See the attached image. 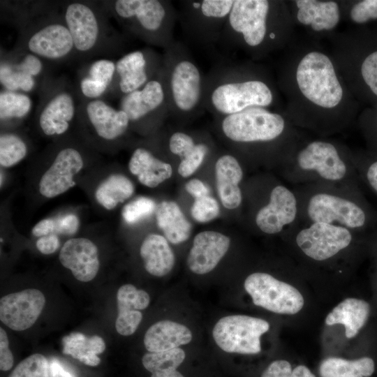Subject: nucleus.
I'll return each mask as SVG.
<instances>
[{
  "instance_id": "obj_8",
  "label": "nucleus",
  "mask_w": 377,
  "mask_h": 377,
  "mask_svg": "<svg viewBox=\"0 0 377 377\" xmlns=\"http://www.w3.org/2000/svg\"><path fill=\"white\" fill-rule=\"evenodd\" d=\"M328 50L354 97L363 106L377 104V27H353L327 38Z\"/></svg>"
},
{
  "instance_id": "obj_15",
  "label": "nucleus",
  "mask_w": 377,
  "mask_h": 377,
  "mask_svg": "<svg viewBox=\"0 0 377 377\" xmlns=\"http://www.w3.org/2000/svg\"><path fill=\"white\" fill-rule=\"evenodd\" d=\"M302 276L294 263L283 277L267 272H252L245 279L244 288L254 305L274 313L293 316L306 304L305 297L296 283Z\"/></svg>"
},
{
  "instance_id": "obj_4",
  "label": "nucleus",
  "mask_w": 377,
  "mask_h": 377,
  "mask_svg": "<svg viewBox=\"0 0 377 377\" xmlns=\"http://www.w3.org/2000/svg\"><path fill=\"white\" fill-rule=\"evenodd\" d=\"M296 32L287 1L235 0L219 45L260 60L283 50Z\"/></svg>"
},
{
  "instance_id": "obj_19",
  "label": "nucleus",
  "mask_w": 377,
  "mask_h": 377,
  "mask_svg": "<svg viewBox=\"0 0 377 377\" xmlns=\"http://www.w3.org/2000/svg\"><path fill=\"white\" fill-rule=\"evenodd\" d=\"M269 329V323L265 319L235 314L220 318L213 327L212 336L225 352L257 355L262 351V337Z\"/></svg>"
},
{
  "instance_id": "obj_32",
  "label": "nucleus",
  "mask_w": 377,
  "mask_h": 377,
  "mask_svg": "<svg viewBox=\"0 0 377 377\" xmlns=\"http://www.w3.org/2000/svg\"><path fill=\"white\" fill-rule=\"evenodd\" d=\"M192 338V332L186 325L170 320H163L147 329L143 341L145 348L154 353L188 344Z\"/></svg>"
},
{
  "instance_id": "obj_56",
  "label": "nucleus",
  "mask_w": 377,
  "mask_h": 377,
  "mask_svg": "<svg viewBox=\"0 0 377 377\" xmlns=\"http://www.w3.org/2000/svg\"><path fill=\"white\" fill-rule=\"evenodd\" d=\"M376 27H377V25H375Z\"/></svg>"
},
{
  "instance_id": "obj_40",
  "label": "nucleus",
  "mask_w": 377,
  "mask_h": 377,
  "mask_svg": "<svg viewBox=\"0 0 377 377\" xmlns=\"http://www.w3.org/2000/svg\"><path fill=\"white\" fill-rule=\"evenodd\" d=\"M29 152L25 136L15 130H1L0 165L3 169L13 168L22 162Z\"/></svg>"
},
{
  "instance_id": "obj_17",
  "label": "nucleus",
  "mask_w": 377,
  "mask_h": 377,
  "mask_svg": "<svg viewBox=\"0 0 377 377\" xmlns=\"http://www.w3.org/2000/svg\"><path fill=\"white\" fill-rule=\"evenodd\" d=\"M234 1H180L177 21L186 43L208 50L219 44Z\"/></svg>"
},
{
  "instance_id": "obj_9",
  "label": "nucleus",
  "mask_w": 377,
  "mask_h": 377,
  "mask_svg": "<svg viewBox=\"0 0 377 377\" xmlns=\"http://www.w3.org/2000/svg\"><path fill=\"white\" fill-rule=\"evenodd\" d=\"M60 10L71 34L75 56L84 59L112 55L125 47L126 38L110 24L101 1H70Z\"/></svg>"
},
{
  "instance_id": "obj_29",
  "label": "nucleus",
  "mask_w": 377,
  "mask_h": 377,
  "mask_svg": "<svg viewBox=\"0 0 377 377\" xmlns=\"http://www.w3.org/2000/svg\"><path fill=\"white\" fill-rule=\"evenodd\" d=\"M369 304L362 299L346 297L336 304L327 314L325 325L327 327L341 325L347 339L355 338L368 320Z\"/></svg>"
},
{
  "instance_id": "obj_20",
  "label": "nucleus",
  "mask_w": 377,
  "mask_h": 377,
  "mask_svg": "<svg viewBox=\"0 0 377 377\" xmlns=\"http://www.w3.org/2000/svg\"><path fill=\"white\" fill-rule=\"evenodd\" d=\"M253 223L260 232L269 235H282L298 225V201L293 188L271 181L265 202L254 212Z\"/></svg>"
},
{
  "instance_id": "obj_46",
  "label": "nucleus",
  "mask_w": 377,
  "mask_h": 377,
  "mask_svg": "<svg viewBox=\"0 0 377 377\" xmlns=\"http://www.w3.org/2000/svg\"><path fill=\"white\" fill-rule=\"evenodd\" d=\"M156 207L153 199L140 196L124 205L121 216L126 224L134 225L150 216L156 212Z\"/></svg>"
},
{
  "instance_id": "obj_28",
  "label": "nucleus",
  "mask_w": 377,
  "mask_h": 377,
  "mask_svg": "<svg viewBox=\"0 0 377 377\" xmlns=\"http://www.w3.org/2000/svg\"><path fill=\"white\" fill-rule=\"evenodd\" d=\"M170 152L179 158V174L188 177L202 165L211 151L207 142L197 141L195 137L183 131L172 132L168 140Z\"/></svg>"
},
{
  "instance_id": "obj_23",
  "label": "nucleus",
  "mask_w": 377,
  "mask_h": 377,
  "mask_svg": "<svg viewBox=\"0 0 377 377\" xmlns=\"http://www.w3.org/2000/svg\"><path fill=\"white\" fill-rule=\"evenodd\" d=\"M45 304V297L38 289L6 295L0 300V320L13 330H25L37 320Z\"/></svg>"
},
{
  "instance_id": "obj_30",
  "label": "nucleus",
  "mask_w": 377,
  "mask_h": 377,
  "mask_svg": "<svg viewBox=\"0 0 377 377\" xmlns=\"http://www.w3.org/2000/svg\"><path fill=\"white\" fill-rule=\"evenodd\" d=\"M128 168L138 182L148 188L158 186L172 174L171 165L157 157L149 147L145 146H138L133 149Z\"/></svg>"
},
{
  "instance_id": "obj_11",
  "label": "nucleus",
  "mask_w": 377,
  "mask_h": 377,
  "mask_svg": "<svg viewBox=\"0 0 377 377\" xmlns=\"http://www.w3.org/2000/svg\"><path fill=\"white\" fill-rule=\"evenodd\" d=\"M101 3L129 35L163 50L175 41L177 9L169 0H110Z\"/></svg>"
},
{
  "instance_id": "obj_7",
  "label": "nucleus",
  "mask_w": 377,
  "mask_h": 377,
  "mask_svg": "<svg viewBox=\"0 0 377 377\" xmlns=\"http://www.w3.org/2000/svg\"><path fill=\"white\" fill-rule=\"evenodd\" d=\"M300 222L323 223L371 234L377 227V212L361 189L323 184L295 185Z\"/></svg>"
},
{
  "instance_id": "obj_37",
  "label": "nucleus",
  "mask_w": 377,
  "mask_h": 377,
  "mask_svg": "<svg viewBox=\"0 0 377 377\" xmlns=\"http://www.w3.org/2000/svg\"><path fill=\"white\" fill-rule=\"evenodd\" d=\"M32 101L27 94L3 89L0 92L1 130H15L29 114Z\"/></svg>"
},
{
  "instance_id": "obj_43",
  "label": "nucleus",
  "mask_w": 377,
  "mask_h": 377,
  "mask_svg": "<svg viewBox=\"0 0 377 377\" xmlns=\"http://www.w3.org/2000/svg\"><path fill=\"white\" fill-rule=\"evenodd\" d=\"M355 168L361 182L377 195V156L367 149H353Z\"/></svg>"
},
{
  "instance_id": "obj_36",
  "label": "nucleus",
  "mask_w": 377,
  "mask_h": 377,
  "mask_svg": "<svg viewBox=\"0 0 377 377\" xmlns=\"http://www.w3.org/2000/svg\"><path fill=\"white\" fill-rule=\"evenodd\" d=\"M372 358L347 359L337 356L323 358L318 365L320 377H370L374 373Z\"/></svg>"
},
{
  "instance_id": "obj_48",
  "label": "nucleus",
  "mask_w": 377,
  "mask_h": 377,
  "mask_svg": "<svg viewBox=\"0 0 377 377\" xmlns=\"http://www.w3.org/2000/svg\"><path fill=\"white\" fill-rule=\"evenodd\" d=\"M8 377H49V362L41 354L31 355L21 361Z\"/></svg>"
},
{
  "instance_id": "obj_12",
  "label": "nucleus",
  "mask_w": 377,
  "mask_h": 377,
  "mask_svg": "<svg viewBox=\"0 0 377 377\" xmlns=\"http://www.w3.org/2000/svg\"><path fill=\"white\" fill-rule=\"evenodd\" d=\"M94 154L71 134L53 140L42 156L44 166L36 184L38 195L53 199L73 188Z\"/></svg>"
},
{
  "instance_id": "obj_44",
  "label": "nucleus",
  "mask_w": 377,
  "mask_h": 377,
  "mask_svg": "<svg viewBox=\"0 0 377 377\" xmlns=\"http://www.w3.org/2000/svg\"><path fill=\"white\" fill-rule=\"evenodd\" d=\"M356 123L365 141L366 149L377 156V104L362 108Z\"/></svg>"
},
{
  "instance_id": "obj_53",
  "label": "nucleus",
  "mask_w": 377,
  "mask_h": 377,
  "mask_svg": "<svg viewBox=\"0 0 377 377\" xmlns=\"http://www.w3.org/2000/svg\"><path fill=\"white\" fill-rule=\"evenodd\" d=\"M185 189L195 199L209 195V188L198 179H193L187 182L185 184Z\"/></svg>"
},
{
  "instance_id": "obj_10",
  "label": "nucleus",
  "mask_w": 377,
  "mask_h": 377,
  "mask_svg": "<svg viewBox=\"0 0 377 377\" xmlns=\"http://www.w3.org/2000/svg\"><path fill=\"white\" fill-rule=\"evenodd\" d=\"M162 54L170 115L188 120L205 110V75L184 43L175 40Z\"/></svg>"
},
{
  "instance_id": "obj_55",
  "label": "nucleus",
  "mask_w": 377,
  "mask_h": 377,
  "mask_svg": "<svg viewBox=\"0 0 377 377\" xmlns=\"http://www.w3.org/2000/svg\"><path fill=\"white\" fill-rule=\"evenodd\" d=\"M151 377H184L177 369L168 370L164 371L154 372Z\"/></svg>"
},
{
  "instance_id": "obj_35",
  "label": "nucleus",
  "mask_w": 377,
  "mask_h": 377,
  "mask_svg": "<svg viewBox=\"0 0 377 377\" xmlns=\"http://www.w3.org/2000/svg\"><path fill=\"white\" fill-rule=\"evenodd\" d=\"M60 4L47 1H1V16L20 31L38 17L59 8Z\"/></svg>"
},
{
  "instance_id": "obj_22",
  "label": "nucleus",
  "mask_w": 377,
  "mask_h": 377,
  "mask_svg": "<svg viewBox=\"0 0 377 377\" xmlns=\"http://www.w3.org/2000/svg\"><path fill=\"white\" fill-rule=\"evenodd\" d=\"M296 27L308 36L321 40L337 31L342 20L341 1L292 0L287 1Z\"/></svg>"
},
{
  "instance_id": "obj_2",
  "label": "nucleus",
  "mask_w": 377,
  "mask_h": 377,
  "mask_svg": "<svg viewBox=\"0 0 377 377\" xmlns=\"http://www.w3.org/2000/svg\"><path fill=\"white\" fill-rule=\"evenodd\" d=\"M281 236L302 274L318 277L346 276L370 238V234L337 225L300 222Z\"/></svg>"
},
{
  "instance_id": "obj_52",
  "label": "nucleus",
  "mask_w": 377,
  "mask_h": 377,
  "mask_svg": "<svg viewBox=\"0 0 377 377\" xmlns=\"http://www.w3.org/2000/svg\"><path fill=\"white\" fill-rule=\"evenodd\" d=\"M61 245L60 237L57 235H48L37 238L36 249L44 255L55 253Z\"/></svg>"
},
{
  "instance_id": "obj_14",
  "label": "nucleus",
  "mask_w": 377,
  "mask_h": 377,
  "mask_svg": "<svg viewBox=\"0 0 377 377\" xmlns=\"http://www.w3.org/2000/svg\"><path fill=\"white\" fill-rule=\"evenodd\" d=\"M38 92L34 119L38 132L53 140L69 135L80 102L76 88L64 77H49Z\"/></svg>"
},
{
  "instance_id": "obj_18",
  "label": "nucleus",
  "mask_w": 377,
  "mask_h": 377,
  "mask_svg": "<svg viewBox=\"0 0 377 377\" xmlns=\"http://www.w3.org/2000/svg\"><path fill=\"white\" fill-rule=\"evenodd\" d=\"M119 109L128 116L132 130L149 134L160 126L170 114L162 68L142 88L121 97Z\"/></svg>"
},
{
  "instance_id": "obj_34",
  "label": "nucleus",
  "mask_w": 377,
  "mask_h": 377,
  "mask_svg": "<svg viewBox=\"0 0 377 377\" xmlns=\"http://www.w3.org/2000/svg\"><path fill=\"white\" fill-rule=\"evenodd\" d=\"M155 216L158 227L172 244H180L190 237L192 226L176 202H161L156 207Z\"/></svg>"
},
{
  "instance_id": "obj_41",
  "label": "nucleus",
  "mask_w": 377,
  "mask_h": 377,
  "mask_svg": "<svg viewBox=\"0 0 377 377\" xmlns=\"http://www.w3.org/2000/svg\"><path fill=\"white\" fill-rule=\"evenodd\" d=\"M342 20L353 27L377 25V0L341 1Z\"/></svg>"
},
{
  "instance_id": "obj_51",
  "label": "nucleus",
  "mask_w": 377,
  "mask_h": 377,
  "mask_svg": "<svg viewBox=\"0 0 377 377\" xmlns=\"http://www.w3.org/2000/svg\"><path fill=\"white\" fill-rule=\"evenodd\" d=\"M13 356L9 348V341L6 331L0 328V369L8 371L13 367Z\"/></svg>"
},
{
  "instance_id": "obj_1",
  "label": "nucleus",
  "mask_w": 377,
  "mask_h": 377,
  "mask_svg": "<svg viewBox=\"0 0 377 377\" xmlns=\"http://www.w3.org/2000/svg\"><path fill=\"white\" fill-rule=\"evenodd\" d=\"M280 53L275 77L283 112L295 126L330 137L357 122L362 105L321 40L296 32Z\"/></svg>"
},
{
  "instance_id": "obj_33",
  "label": "nucleus",
  "mask_w": 377,
  "mask_h": 377,
  "mask_svg": "<svg viewBox=\"0 0 377 377\" xmlns=\"http://www.w3.org/2000/svg\"><path fill=\"white\" fill-rule=\"evenodd\" d=\"M140 255L145 270L154 276H165L175 263L167 239L158 234L151 233L145 237L140 245Z\"/></svg>"
},
{
  "instance_id": "obj_3",
  "label": "nucleus",
  "mask_w": 377,
  "mask_h": 377,
  "mask_svg": "<svg viewBox=\"0 0 377 377\" xmlns=\"http://www.w3.org/2000/svg\"><path fill=\"white\" fill-rule=\"evenodd\" d=\"M203 103L216 117L253 108L283 110L275 76L253 60L214 66L205 75Z\"/></svg>"
},
{
  "instance_id": "obj_31",
  "label": "nucleus",
  "mask_w": 377,
  "mask_h": 377,
  "mask_svg": "<svg viewBox=\"0 0 377 377\" xmlns=\"http://www.w3.org/2000/svg\"><path fill=\"white\" fill-rule=\"evenodd\" d=\"M135 192L133 182L125 175L112 172L99 179L93 188L95 203L105 211H112L129 199Z\"/></svg>"
},
{
  "instance_id": "obj_13",
  "label": "nucleus",
  "mask_w": 377,
  "mask_h": 377,
  "mask_svg": "<svg viewBox=\"0 0 377 377\" xmlns=\"http://www.w3.org/2000/svg\"><path fill=\"white\" fill-rule=\"evenodd\" d=\"M76 136L96 152L117 149L131 129L126 114L104 99H81L75 123Z\"/></svg>"
},
{
  "instance_id": "obj_24",
  "label": "nucleus",
  "mask_w": 377,
  "mask_h": 377,
  "mask_svg": "<svg viewBox=\"0 0 377 377\" xmlns=\"http://www.w3.org/2000/svg\"><path fill=\"white\" fill-rule=\"evenodd\" d=\"M59 260L64 267L82 282L93 280L100 268L98 248L91 239L85 237L67 239L60 249Z\"/></svg>"
},
{
  "instance_id": "obj_39",
  "label": "nucleus",
  "mask_w": 377,
  "mask_h": 377,
  "mask_svg": "<svg viewBox=\"0 0 377 377\" xmlns=\"http://www.w3.org/2000/svg\"><path fill=\"white\" fill-rule=\"evenodd\" d=\"M80 227V216L67 211L41 219L33 226L31 233L36 238L48 235L70 237L75 235Z\"/></svg>"
},
{
  "instance_id": "obj_47",
  "label": "nucleus",
  "mask_w": 377,
  "mask_h": 377,
  "mask_svg": "<svg viewBox=\"0 0 377 377\" xmlns=\"http://www.w3.org/2000/svg\"><path fill=\"white\" fill-rule=\"evenodd\" d=\"M118 310L135 309L143 310L148 307L150 302L149 294L141 289H137L132 284L121 286L117 293Z\"/></svg>"
},
{
  "instance_id": "obj_38",
  "label": "nucleus",
  "mask_w": 377,
  "mask_h": 377,
  "mask_svg": "<svg viewBox=\"0 0 377 377\" xmlns=\"http://www.w3.org/2000/svg\"><path fill=\"white\" fill-rule=\"evenodd\" d=\"M63 353L84 364L95 367L100 364L98 355L105 349L104 340L99 336L87 337L80 332H73L63 339Z\"/></svg>"
},
{
  "instance_id": "obj_26",
  "label": "nucleus",
  "mask_w": 377,
  "mask_h": 377,
  "mask_svg": "<svg viewBox=\"0 0 377 377\" xmlns=\"http://www.w3.org/2000/svg\"><path fill=\"white\" fill-rule=\"evenodd\" d=\"M116 62L101 59L83 66L78 73L75 87L81 99H103L114 80Z\"/></svg>"
},
{
  "instance_id": "obj_16",
  "label": "nucleus",
  "mask_w": 377,
  "mask_h": 377,
  "mask_svg": "<svg viewBox=\"0 0 377 377\" xmlns=\"http://www.w3.org/2000/svg\"><path fill=\"white\" fill-rule=\"evenodd\" d=\"M59 8L18 31L14 48L33 54L43 61L60 62L75 57L73 40Z\"/></svg>"
},
{
  "instance_id": "obj_49",
  "label": "nucleus",
  "mask_w": 377,
  "mask_h": 377,
  "mask_svg": "<svg viewBox=\"0 0 377 377\" xmlns=\"http://www.w3.org/2000/svg\"><path fill=\"white\" fill-rule=\"evenodd\" d=\"M217 201L209 195L195 199L191 209L192 217L200 223L209 222L216 218L219 214Z\"/></svg>"
},
{
  "instance_id": "obj_54",
  "label": "nucleus",
  "mask_w": 377,
  "mask_h": 377,
  "mask_svg": "<svg viewBox=\"0 0 377 377\" xmlns=\"http://www.w3.org/2000/svg\"><path fill=\"white\" fill-rule=\"evenodd\" d=\"M49 377H77L74 373L67 370L57 360L49 362Z\"/></svg>"
},
{
  "instance_id": "obj_21",
  "label": "nucleus",
  "mask_w": 377,
  "mask_h": 377,
  "mask_svg": "<svg viewBox=\"0 0 377 377\" xmlns=\"http://www.w3.org/2000/svg\"><path fill=\"white\" fill-rule=\"evenodd\" d=\"M163 54L146 47L124 54L116 62L114 80L107 96L121 98L145 86L159 73Z\"/></svg>"
},
{
  "instance_id": "obj_50",
  "label": "nucleus",
  "mask_w": 377,
  "mask_h": 377,
  "mask_svg": "<svg viewBox=\"0 0 377 377\" xmlns=\"http://www.w3.org/2000/svg\"><path fill=\"white\" fill-rule=\"evenodd\" d=\"M142 319V314L138 310H118L115 321L117 332L122 336H130L138 329Z\"/></svg>"
},
{
  "instance_id": "obj_42",
  "label": "nucleus",
  "mask_w": 377,
  "mask_h": 377,
  "mask_svg": "<svg viewBox=\"0 0 377 377\" xmlns=\"http://www.w3.org/2000/svg\"><path fill=\"white\" fill-rule=\"evenodd\" d=\"M185 352L180 348L145 354L142 358L144 367L151 374L177 368L184 362Z\"/></svg>"
},
{
  "instance_id": "obj_6",
  "label": "nucleus",
  "mask_w": 377,
  "mask_h": 377,
  "mask_svg": "<svg viewBox=\"0 0 377 377\" xmlns=\"http://www.w3.org/2000/svg\"><path fill=\"white\" fill-rule=\"evenodd\" d=\"M216 117L221 133L228 142L276 165L305 132L295 126L283 110L253 108Z\"/></svg>"
},
{
  "instance_id": "obj_27",
  "label": "nucleus",
  "mask_w": 377,
  "mask_h": 377,
  "mask_svg": "<svg viewBox=\"0 0 377 377\" xmlns=\"http://www.w3.org/2000/svg\"><path fill=\"white\" fill-rule=\"evenodd\" d=\"M215 176L219 197L224 207L238 208L243 200L239 187L244 177L239 159L229 154L221 155L215 163Z\"/></svg>"
},
{
  "instance_id": "obj_25",
  "label": "nucleus",
  "mask_w": 377,
  "mask_h": 377,
  "mask_svg": "<svg viewBox=\"0 0 377 377\" xmlns=\"http://www.w3.org/2000/svg\"><path fill=\"white\" fill-rule=\"evenodd\" d=\"M230 239L215 231L197 234L187 257L189 269L196 274L212 272L228 252Z\"/></svg>"
},
{
  "instance_id": "obj_5",
  "label": "nucleus",
  "mask_w": 377,
  "mask_h": 377,
  "mask_svg": "<svg viewBox=\"0 0 377 377\" xmlns=\"http://www.w3.org/2000/svg\"><path fill=\"white\" fill-rule=\"evenodd\" d=\"M290 184H323L361 189L353 149L330 137L302 135L278 165Z\"/></svg>"
},
{
  "instance_id": "obj_45",
  "label": "nucleus",
  "mask_w": 377,
  "mask_h": 377,
  "mask_svg": "<svg viewBox=\"0 0 377 377\" xmlns=\"http://www.w3.org/2000/svg\"><path fill=\"white\" fill-rule=\"evenodd\" d=\"M260 377H317L311 369L304 364H295L286 359L270 362Z\"/></svg>"
}]
</instances>
